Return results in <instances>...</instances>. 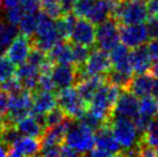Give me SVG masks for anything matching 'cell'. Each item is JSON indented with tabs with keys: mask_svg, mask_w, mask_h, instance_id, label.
Segmentation results:
<instances>
[{
	"mask_svg": "<svg viewBox=\"0 0 158 157\" xmlns=\"http://www.w3.org/2000/svg\"><path fill=\"white\" fill-rule=\"evenodd\" d=\"M24 14H25V12L23 11V9H22V6L19 4L16 6H13L11 9H8V12H6L8 23L12 24L14 26H19Z\"/></svg>",
	"mask_w": 158,
	"mask_h": 157,
	"instance_id": "e575fe53",
	"label": "cell"
},
{
	"mask_svg": "<svg viewBox=\"0 0 158 157\" xmlns=\"http://www.w3.org/2000/svg\"><path fill=\"white\" fill-rule=\"evenodd\" d=\"M0 88L6 90L8 94H13V93L19 92V90L23 89L24 87H23V85H22L21 81L19 80V78H17L16 76H14L11 79L0 83Z\"/></svg>",
	"mask_w": 158,
	"mask_h": 157,
	"instance_id": "836d02e7",
	"label": "cell"
},
{
	"mask_svg": "<svg viewBox=\"0 0 158 157\" xmlns=\"http://www.w3.org/2000/svg\"><path fill=\"white\" fill-rule=\"evenodd\" d=\"M48 57L54 65L56 64H73L72 43L70 41L57 42L48 53Z\"/></svg>",
	"mask_w": 158,
	"mask_h": 157,
	"instance_id": "44dd1931",
	"label": "cell"
},
{
	"mask_svg": "<svg viewBox=\"0 0 158 157\" xmlns=\"http://www.w3.org/2000/svg\"><path fill=\"white\" fill-rule=\"evenodd\" d=\"M44 115V114H43ZM43 115H29L25 116L23 119L17 123V129L23 136L35 137V138H40L43 136L45 131V125H44Z\"/></svg>",
	"mask_w": 158,
	"mask_h": 157,
	"instance_id": "e0dca14e",
	"label": "cell"
},
{
	"mask_svg": "<svg viewBox=\"0 0 158 157\" xmlns=\"http://www.w3.org/2000/svg\"><path fill=\"white\" fill-rule=\"evenodd\" d=\"M119 94H121V87L110 83L106 80V83L100 86L99 89L96 92L88 105L87 111L95 118L106 124L112 116L113 109L118 99Z\"/></svg>",
	"mask_w": 158,
	"mask_h": 157,
	"instance_id": "6da1fadb",
	"label": "cell"
},
{
	"mask_svg": "<svg viewBox=\"0 0 158 157\" xmlns=\"http://www.w3.org/2000/svg\"><path fill=\"white\" fill-rule=\"evenodd\" d=\"M71 42V41H70ZM72 43V42H71ZM89 48L88 46H84L81 44H75L72 43V56H73V65L75 67H80L82 66L85 60L87 59L88 55H89Z\"/></svg>",
	"mask_w": 158,
	"mask_h": 157,
	"instance_id": "1f68e13d",
	"label": "cell"
},
{
	"mask_svg": "<svg viewBox=\"0 0 158 157\" xmlns=\"http://www.w3.org/2000/svg\"><path fill=\"white\" fill-rule=\"evenodd\" d=\"M19 34L16 26L0 21V53L3 52Z\"/></svg>",
	"mask_w": 158,
	"mask_h": 157,
	"instance_id": "d4e9b609",
	"label": "cell"
},
{
	"mask_svg": "<svg viewBox=\"0 0 158 157\" xmlns=\"http://www.w3.org/2000/svg\"><path fill=\"white\" fill-rule=\"evenodd\" d=\"M106 74H108L106 76L108 82L117 85L118 87H121V89H128L132 79V74L117 71V70H110Z\"/></svg>",
	"mask_w": 158,
	"mask_h": 157,
	"instance_id": "4316f807",
	"label": "cell"
},
{
	"mask_svg": "<svg viewBox=\"0 0 158 157\" xmlns=\"http://www.w3.org/2000/svg\"><path fill=\"white\" fill-rule=\"evenodd\" d=\"M112 19L118 25L145 23L148 19V0H118L115 2Z\"/></svg>",
	"mask_w": 158,
	"mask_h": 157,
	"instance_id": "7a4b0ae2",
	"label": "cell"
},
{
	"mask_svg": "<svg viewBox=\"0 0 158 157\" xmlns=\"http://www.w3.org/2000/svg\"><path fill=\"white\" fill-rule=\"evenodd\" d=\"M141 141L140 143H143L148 147H152L154 149H158V118L156 116L155 118L152 119L150 126L145 130L143 134L140 137Z\"/></svg>",
	"mask_w": 158,
	"mask_h": 157,
	"instance_id": "484cf974",
	"label": "cell"
},
{
	"mask_svg": "<svg viewBox=\"0 0 158 157\" xmlns=\"http://www.w3.org/2000/svg\"><path fill=\"white\" fill-rule=\"evenodd\" d=\"M41 150V139L35 137L23 136L22 134L10 147L8 151V156H35L39 155Z\"/></svg>",
	"mask_w": 158,
	"mask_h": 157,
	"instance_id": "4fadbf2b",
	"label": "cell"
},
{
	"mask_svg": "<svg viewBox=\"0 0 158 157\" xmlns=\"http://www.w3.org/2000/svg\"><path fill=\"white\" fill-rule=\"evenodd\" d=\"M139 113V100L135 94L128 89H123L113 109L112 116L133 119Z\"/></svg>",
	"mask_w": 158,
	"mask_h": 157,
	"instance_id": "8fae6325",
	"label": "cell"
},
{
	"mask_svg": "<svg viewBox=\"0 0 158 157\" xmlns=\"http://www.w3.org/2000/svg\"><path fill=\"white\" fill-rule=\"evenodd\" d=\"M16 65L13 64L6 55H0V83L15 76Z\"/></svg>",
	"mask_w": 158,
	"mask_h": 157,
	"instance_id": "83f0119b",
	"label": "cell"
},
{
	"mask_svg": "<svg viewBox=\"0 0 158 157\" xmlns=\"http://www.w3.org/2000/svg\"><path fill=\"white\" fill-rule=\"evenodd\" d=\"M67 118L66 113L64 112V110L61 109L60 107H55L53 108L52 110L45 113L43 115V119H44V125H45V128L52 127V126H55L57 124L61 123L64 118Z\"/></svg>",
	"mask_w": 158,
	"mask_h": 157,
	"instance_id": "f546056e",
	"label": "cell"
},
{
	"mask_svg": "<svg viewBox=\"0 0 158 157\" xmlns=\"http://www.w3.org/2000/svg\"><path fill=\"white\" fill-rule=\"evenodd\" d=\"M122 153L123 149L114 138L108 124H104L99 129L96 130L94 149L88 153L90 156L106 157L122 155Z\"/></svg>",
	"mask_w": 158,
	"mask_h": 157,
	"instance_id": "52a82bcc",
	"label": "cell"
},
{
	"mask_svg": "<svg viewBox=\"0 0 158 157\" xmlns=\"http://www.w3.org/2000/svg\"><path fill=\"white\" fill-rule=\"evenodd\" d=\"M70 41L75 44L92 48L96 43V28L95 25L88 19L79 17L75 22Z\"/></svg>",
	"mask_w": 158,
	"mask_h": 157,
	"instance_id": "7c38bea8",
	"label": "cell"
},
{
	"mask_svg": "<svg viewBox=\"0 0 158 157\" xmlns=\"http://www.w3.org/2000/svg\"><path fill=\"white\" fill-rule=\"evenodd\" d=\"M114 138L119 143L123 151L138 145V130L132 119L111 116L108 123Z\"/></svg>",
	"mask_w": 158,
	"mask_h": 157,
	"instance_id": "5b68a950",
	"label": "cell"
},
{
	"mask_svg": "<svg viewBox=\"0 0 158 157\" xmlns=\"http://www.w3.org/2000/svg\"><path fill=\"white\" fill-rule=\"evenodd\" d=\"M106 82V76H88L81 81L77 82V90L80 97L87 105H89L93 97L100 86Z\"/></svg>",
	"mask_w": 158,
	"mask_h": 157,
	"instance_id": "ac0fdd59",
	"label": "cell"
},
{
	"mask_svg": "<svg viewBox=\"0 0 158 157\" xmlns=\"http://www.w3.org/2000/svg\"><path fill=\"white\" fill-rule=\"evenodd\" d=\"M146 22L150 39H158V19L156 16H151Z\"/></svg>",
	"mask_w": 158,
	"mask_h": 157,
	"instance_id": "74e56055",
	"label": "cell"
},
{
	"mask_svg": "<svg viewBox=\"0 0 158 157\" xmlns=\"http://www.w3.org/2000/svg\"><path fill=\"white\" fill-rule=\"evenodd\" d=\"M95 1L96 0H75L72 10L73 14L77 17L85 19V16L87 15L88 11L90 10L93 4L95 3Z\"/></svg>",
	"mask_w": 158,
	"mask_h": 157,
	"instance_id": "d6a6232c",
	"label": "cell"
},
{
	"mask_svg": "<svg viewBox=\"0 0 158 157\" xmlns=\"http://www.w3.org/2000/svg\"><path fill=\"white\" fill-rule=\"evenodd\" d=\"M110 59L114 70L133 74L130 64V51L124 43H118L110 51Z\"/></svg>",
	"mask_w": 158,
	"mask_h": 157,
	"instance_id": "d6986e66",
	"label": "cell"
},
{
	"mask_svg": "<svg viewBox=\"0 0 158 157\" xmlns=\"http://www.w3.org/2000/svg\"><path fill=\"white\" fill-rule=\"evenodd\" d=\"M148 31L146 25L133 24V25H119V40L130 48H135L148 41Z\"/></svg>",
	"mask_w": 158,
	"mask_h": 157,
	"instance_id": "9c48e42d",
	"label": "cell"
},
{
	"mask_svg": "<svg viewBox=\"0 0 158 157\" xmlns=\"http://www.w3.org/2000/svg\"><path fill=\"white\" fill-rule=\"evenodd\" d=\"M112 69L110 55L103 50H94L89 52L85 63L80 67H77V82L94 76H104Z\"/></svg>",
	"mask_w": 158,
	"mask_h": 157,
	"instance_id": "277c9868",
	"label": "cell"
},
{
	"mask_svg": "<svg viewBox=\"0 0 158 157\" xmlns=\"http://www.w3.org/2000/svg\"><path fill=\"white\" fill-rule=\"evenodd\" d=\"M79 153L77 151L70 147L69 145H67L66 143H63L61 144V147H60V156H64V157H74V156H77Z\"/></svg>",
	"mask_w": 158,
	"mask_h": 157,
	"instance_id": "60d3db41",
	"label": "cell"
},
{
	"mask_svg": "<svg viewBox=\"0 0 158 157\" xmlns=\"http://www.w3.org/2000/svg\"><path fill=\"white\" fill-rule=\"evenodd\" d=\"M0 9H1V8H0ZM0 21H1V19H0Z\"/></svg>",
	"mask_w": 158,
	"mask_h": 157,
	"instance_id": "c3c4849f",
	"label": "cell"
},
{
	"mask_svg": "<svg viewBox=\"0 0 158 157\" xmlns=\"http://www.w3.org/2000/svg\"><path fill=\"white\" fill-rule=\"evenodd\" d=\"M151 95H152L156 100H158V79L154 80V84H153V88H152Z\"/></svg>",
	"mask_w": 158,
	"mask_h": 157,
	"instance_id": "7bdbcfd3",
	"label": "cell"
},
{
	"mask_svg": "<svg viewBox=\"0 0 158 157\" xmlns=\"http://www.w3.org/2000/svg\"><path fill=\"white\" fill-rule=\"evenodd\" d=\"M152 61L146 44H142L130 51V64L135 74L150 72L152 68Z\"/></svg>",
	"mask_w": 158,
	"mask_h": 157,
	"instance_id": "2e32d148",
	"label": "cell"
},
{
	"mask_svg": "<svg viewBox=\"0 0 158 157\" xmlns=\"http://www.w3.org/2000/svg\"><path fill=\"white\" fill-rule=\"evenodd\" d=\"M31 48V38L21 32V34H17L13 41L9 44L4 55L13 64L19 66L26 61Z\"/></svg>",
	"mask_w": 158,
	"mask_h": 157,
	"instance_id": "30bf717a",
	"label": "cell"
},
{
	"mask_svg": "<svg viewBox=\"0 0 158 157\" xmlns=\"http://www.w3.org/2000/svg\"><path fill=\"white\" fill-rule=\"evenodd\" d=\"M19 26L22 34L31 37L37 28V15L25 13L22 17Z\"/></svg>",
	"mask_w": 158,
	"mask_h": 157,
	"instance_id": "4dcf8cb0",
	"label": "cell"
},
{
	"mask_svg": "<svg viewBox=\"0 0 158 157\" xmlns=\"http://www.w3.org/2000/svg\"><path fill=\"white\" fill-rule=\"evenodd\" d=\"M115 2L109 1V0H96L95 3L88 11L87 15L85 16L86 19L92 22L94 25H99L103 23L108 19L112 17L113 9H114Z\"/></svg>",
	"mask_w": 158,
	"mask_h": 157,
	"instance_id": "ffe728a7",
	"label": "cell"
},
{
	"mask_svg": "<svg viewBox=\"0 0 158 157\" xmlns=\"http://www.w3.org/2000/svg\"><path fill=\"white\" fill-rule=\"evenodd\" d=\"M60 147L61 144H51V145H41L39 155L42 156H60Z\"/></svg>",
	"mask_w": 158,
	"mask_h": 157,
	"instance_id": "8d00e7d4",
	"label": "cell"
},
{
	"mask_svg": "<svg viewBox=\"0 0 158 157\" xmlns=\"http://www.w3.org/2000/svg\"><path fill=\"white\" fill-rule=\"evenodd\" d=\"M154 76L150 73H141L135 74V76H132L130 82V85L128 87V90H130L132 94H135L137 97H144L151 95L154 84Z\"/></svg>",
	"mask_w": 158,
	"mask_h": 157,
	"instance_id": "7402d4cb",
	"label": "cell"
},
{
	"mask_svg": "<svg viewBox=\"0 0 158 157\" xmlns=\"http://www.w3.org/2000/svg\"><path fill=\"white\" fill-rule=\"evenodd\" d=\"M139 114L150 118H155L158 115V100L152 95L141 97L139 100Z\"/></svg>",
	"mask_w": 158,
	"mask_h": 157,
	"instance_id": "cb8c5ba5",
	"label": "cell"
},
{
	"mask_svg": "<svg viewBox=\"0 0 158 157\" xmlns=\"http://www.w3.org/2000/svg\"><path fill=\"white\" fill-rule=\"evenodd\" d=\"M119 42V26L112 17L99 24L96 28V44L98 48L110 52Z\"/></svg>",
	"mask_w": 158,
	"mask_h": 157,
	"instance_id": "ba28073f",
	"label": "cell"
},
{
	"mask_svg": "<svg viewBox=\"0 0 158 157\" xmlns=\"http://www.w3.org/2000/svg\"><path fill=\"white\" fill-rule=\"evenodd\" d=\"M41 9L53 19H58L64 14L59 0H41Z\"/></svg>",
	"mask_w": 158,
	"mask_h": 157,
	"instance_id": "f1b7e54d",
	"label": "cell"
},
{
	"mask_svg": "<svg viewBox=\"0 0 158 157\" xmlns=\"http://www.w3.org/2000/svg\"><path fill=\"white\" fill-rule=\"evenodd\" d=\"M2 124V115H0V126H1Z\"/></svg>",
	"mask_w": 158,
	"mask_h": 157,
	"instance_id": "f6af8a7d",
	"label": "cell"
},
{
	"mask_svg": "<svg viewBox=\"0 0 158 157\" xmlns=\"http://www.w3.org/2000/svg\"><path fill=\"white\" fill-rule=\"evenodd\" d=\"M75 22H77V16L74 14H72V12L63 14L61 16H59L56 19L55 26H56L57 32H58L61 40H64V41H70Z\"/></svg>",
	"mask_w": 158,
	"mask_h": 157,
	"instance_id": "603a6c76",
	"label": "cell"
},
{
	"mask_svg": "<svg viewBox=\"0 0 158 157\" xmlns=\"http://www.w3.org/2000/svg\"><path fill=\"white\" fill-rule=\"evenodd\" d=\"M64 143L80 154H88L95 145V130L82 121L73 123L69 128Z\"/></svg>",
	"mask_w": 158,
	"mask_h": 157,
	"instance_id": "3957f363",
	"label": "cell"
},
{
	"mask_svg": "<svg viewBox=\"0 0 158 157\" xmlns=\"http://www.w3.org/2000/svg\"><path fill=\"white\" fill-rule=\"evenodd\" d=\"M57 105L64 110L67 116L73 119H80L87 112L88 105L80 97L77 88L69 86L61 88L56 95Z\"/></svg>",
	"mask_w": 158,
	"mask_h": 157,
	"instance_id": "8992f818",
	"label": "cell"
},
{
	"mask_svg": "<svg viewBox=\"0 0 158 157\" xmlns=\"http://www.w3.org/2000/svg\"><path fill=\"white\" fill-rule=\"evenodd\" d=\"M109 1H113V2H116V1H118V0H109Z\"/></svg>",
	"mask_w": 158,
	"mask_h": 157,
	"instance_id": "bcb514c9",
	"label": "cell"
},
{
	"mask_svg": "<svg viewBox=\"0 0 158 157\" xmlns=\"http://www.w3.org/2000/svg\"><path fill=\"white\" fill-rule=\"evenodd\" d=\"M19 6L28 14H35L41 9V0H21Z\"/></svg>",
	"mask_w": 158,
	"mask_h": 157,
	"instance_id": "d590c367",
	"label": "cell"
},
{
	"mask_svg": "<svg viewBox=\"0 0 158 157\" xmlns=\"http://www.w3.org/2000/svg\"><path fill=\"white\" fill-rule=\"evenodd\" d=\"M148 48L152 60H158V39H151L148 44Z\"/></svg>",
	"mask_w": 158,
	"mask_h": 157,
	"instance_id": "ab89813d",
	"label": "cell"
},
{
	"mask_svg": "<svg viewBox=\"0 0 158 157\" xmlns=\"http://www.w3.org/2000/svg\"><path fill=\"white\" fill-rule=\"evenodd\" d=\"M52 78L56 89H61L77 82V67L73 64H56L52 70Z\"/></svg>",
	"mask_w": 158,
	"mask_h": 157,
	"instance_id": "5bb4252c",
	"label": "cell"
},
{
	"mask_svg": "<svg viewBox=\"0 0 158 157\" xmlns=\"http://www.w3.org/2000/svg\"><path fill=\"white\" fill-rule=\"evenodd\" d=\"M32 108L30 114L33 115H43L48 113L50 110L57 105L56 95L53 92L35 89L32 90Z\"/></svg>",
	"mask_w": 158,
	"mask_h": 157,
	"instance_id": "9a60e30c",
	"label": "cell"
},
{
	"mask_svg": "<svg viewBox=\"0 0 158 157\" xmlns=\"http://www.w3.org/2000/svg\"><path fill=\"white\" fill-rule=\"evenodd\" d=\"M157 155H158V149H157Z\"/></svg>",
	"mask_w": 158,
	"mask_h": 157,
	"instance_id": "7dc6e473",
	"label": "cell"
},
{
	"mask_svg": "<svg viewBox=\"0 0 158 157\" xmlns=\"http://www.w3.org/2000/svg\"><path fill=\"white\" fill-rule=\"evenodd\" d=\"M21 0H3L2 1V6L6 9H11L13 6H16L19 4Z\"/></svg>",
	"mask_w": 158,
	"mask_h": 157,
	"instance_id": "b9f144b4",
	"label": "cell"
},
{
	"mask_svg": "<svg viewBox=\"0 0 158 157\" xmlns=\"http://www.w3.org/2000/svg\"><path fill=\"white\" fill-rule=\"evenodd\" d=\"M9 108V94L0 88V115L3 116Z\"/></svg>",
	"mask_w": 158,
	"mask_h": 157,
	"instance_id": "f35d334b",
	"label": "cell"
},
{
	"mask_svg": "<svg viewBox=\"0 0 158 157\" xmlns=\"http://www.w3.org/2000/svg\"><path fill=\"white\" fill-rule=\"evenodd\" d=\"M150 72H151V74H152V76H154L155 79H158V60L155 61V65L154 66H152Z\"/></svg>",
	"mask_w": 158,
	"mask_h": 157,
	"instance_id": "ee69618b",
	"label": "cell"
}]
</instances>
